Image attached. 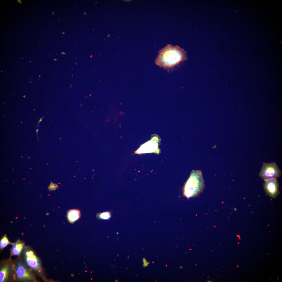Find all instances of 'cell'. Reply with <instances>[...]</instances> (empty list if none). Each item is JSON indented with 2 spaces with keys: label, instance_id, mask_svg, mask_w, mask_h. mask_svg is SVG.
<instances>
[{
  "label": "cell",
  "instance_id": "cell-10",
  "mask_svg": "<svg viewBox=\"0 0 282 282\" xmlns=\"http://www.w3.org/2000/svg\"><path fill=\"white\" fill-rule=\"evenodd\" d=\"M24 244L20 241H17L13 244L11 250V256L19 255L23 249Z\"/></svg>",
  "mask_w": 282,
  "mask_h": 282
},
{
  "label": "cell",
  "instance_id": "cell-9",
  "mask_svg": "<svg viewBox=\"0 0 282 282\" xmlns=\"http://www.w3.org/2000/svg\"><path fill=\"white\" fill-rule=\"evenodd\" d=\"M10 269V266L7 264H4L1 267L0 271V282L7 281L9 277Z\"/></svg>",
  "mask_w": 282,
  "mask_h": 282
},
{
  "label": "cell",
  "instance_id": "cell-3",
  "mask_svg": "<svg viewBox=\"0 0 282 282\" xmlns=\"http://www.w3.org/2000/svg\"><path fill=\"white\" fill-rule=\"evenodd\" d=\"M281 173L275 162H264L259 173V176L263 180L277 179L280 176Z\"/></svg>",
  "mask_w": 282,
  "mask_h": 282
},
{
  "label": "cell",
  "instance_id": "cell-4",
  "mask_svg": "<svg viewBox=\"0 0 282 282\" xmlns=\"http://www.w3.org/2000/svg\"><path fill=\"white\" fill-rule=\"evenodd\" d=\"M27 265L30 268L39 273L42 271L40 262L34 252L26 248L24 253Z\"/></svg>",
  "mask_w": 282,
  "mask_h": 282
},
{
  "label": "cell",
  "instance_id": "cell-15",
  "mask_svg": "<svg viewBox=\"0 0 282 282\" xmlns=\"http://www.w3.org/2000/svg\"><path fill=\"white\" fill-rule=\"evenodd\" d=\"M39 131V130H38V129H37L36 130V132H37V134H38V132Z\"/></svg>",
  "mask_w": 282,
  "mask_h": 282
},
{
  "label": "cell",
  "instance_id": "cell-16",
  "mask_svg": "<svg viewBox=\"0 0 282 282\" xmlns=\"http://www.w3.org/2000/svg\"><path fill=\"white\" fill-rule=\"evenodd\" d=\"M54 12H52V14H53V15H54Z\"/></svg>",
  "mask_w": 282,
  "mask_h": 282
},
{
  "label": "cell",
  "instance_id": "cell-2",
  "mask_svg": "<svg viewBox=\"0 0 282 282\" xmlns=\"http://www.w3.org/2000/svg\"><path fill=\"white\" fill-rule=\"evenodd\" d=\"M204 186L202 172L193 170L184 186L183 195L188 198L196 196L203 191Z\"/></svg>",
  "mask_w": 282,
  "mask_h": 282
},
{
  "label": "cell",
  "instance_id": "cell-12",
  "mask_svg": "<svg viewBox=\"0 0 282 282\" xmlns=\"http://www.w3.org/2000/svg\"><path fill=\"white\" fill-rule=\"evenodd\" d=\"M98 216L99 218L105 220L109 219L111 217V213L109 211L100 213Z\"/></svg>",
  "mask_w": 282,
  "mask_h": 282
},
{
  "label": "cell",
  "instance_id": "cell-5",
  "mask_svg": "<svg viewBox=\"0 0 282 282\" xmlns=\"http://www.w3.org/2000/svg\"><path fill=\"white\" fill-rule=\"evenodd\" d=\"M159 139L154 136L151 140L142 145L136 152V153H155L159 154L160 150L158 148Z\"/></svg>",
  "mask_w": 282,
  "mask_h": 282
},
{
  "label": "cell",
  "instance_id": "cell-14",
  "mask_svg": "<svg viewBox=\"0 0 282 282\" xmlns=\"http://www.w3.org/2000/svg\"><path fill=\"white\" fill-rule=\"evenodd\" d=\"M21 0H18L17 1V2H19L21 4L22 2L21 1Z\"/></svg>",
  "mask_w": 282,
  "mask_h": 282
},
{
  "label": "cell",
  "instance_id": "cell-7",
  "mask_svg": "<svg viewBox=\"0 0 282 282\" xmlns=\"http://www.w3.org/2000/svg\"><path fill=\"white\" fill-rule=\"evenodd\" d=\"M15 275L19 280L23 281L33 280L34 277L22 263H19L17 265L15 269Z\"/></svg>",
  "mask_w": 282,
  "mask_h": 282
},
{
  "label": "cell",
  "instance_id": "cell-1",
  "mask_svg": "<svg viewBox=\"0 0 282 282\" xmlns=\"http://www.w3.org/2000/svg\"><path fill=\"white\" fill-rule=\"evenodd\" d=\"M186 54L184 49L179 46L168 44L159 51L155 63L165 69L173 68L187 59Z\"/></svg>",
  "mask_w": 282,
  "mask_h": 282
},
{
  "label": "cell",
  "instance_id": "cell-11",
  "mask_svg": "<svg viewBox=\"0 0 282 282\" xmlns=\"http://www.w3.org/2000/svg\"><path fill=\"white\" fill-rule=\"evenodd\" d=\"M10 244L7 236L5 235L1 239L0 242V248L1 249L6 247Z\"/></svg>",
  "mask_w": 282,
  "mask_h": 282
},
{
  "label": "cell",
  "instance_id": "cell-8",
  "mask_svg": "<svg viewBox=\"0 0 282 282\" xmlns=\"http://www.w3.org/2000/svg\"><path fill=\"white\" fill-rule=\"evenodd\" d=\"M80 211L77 209H72L67 212V217L68 221L71 223H73L79 219L80 217Z\"/></svg>",
  "mask_w": 282,
  "mask_h": 282
},
{
  "label": "cell",
  "instance_id": "cell-13",
  "mask_svg": "<svg viewBox=\"0 0 282 282\" xmlns=\"http://www.w3.org/2000/svg\"><path fill=\"white\" fill-rule=\"evenodd\" d=\"M44 116H43V117H42V118H40V120H39V121H38V125H37V127H38V125H39V124L40 122H41V121H42V119H43V118H44Z\"/></svg>",
  "mask_w": 282,
  "mask_h": 282
},
{
  "label": "cell",
  "instance_id": "cell-6",
  "mask_svg": "<svg viewBox=\"0 0 282 282\" xmlns=\"http://www.w3.org/2000/svg\"><path fill=\"white\" fill-rule=\"evenodd\" d=\"M264 181L263 188L266 194L272 198H275L279 193V184L277 179H269Z\"/></svg>",
  "mask_w": 282,
  "mask_h": 282
}]
</instances>
